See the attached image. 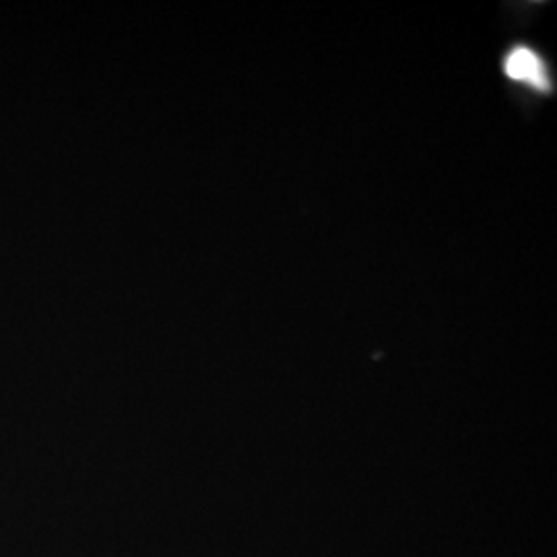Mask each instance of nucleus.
I'll return each instance as SVG.
<instances>
[{
	"label": "nucleus",
	"instance_id": "nucleus-1",
	"mask_svg": "<svg viewBox=\"0 0 557 557\" xmlns=\"http://www.w3.org/2000/svg\"><path fill=\"white\" fill-rule=\"evenodd\" d=\"M504 73L508 79L524 83L539 91H552V75L545 60L529 46H515L504 60Z\"/></svg>",
	"mask_w": 557,
	"mask_h": 557
}]
</instances>
